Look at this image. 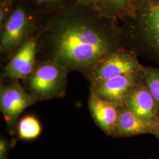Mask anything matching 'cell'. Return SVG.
I'll return each mask as SVG.
<instances>
[{"instance_id":"obj_4","label":"cell","mask_w":159,"mask_h":159,"mask_svg":"<svg viewBox=\"0 0 159 159\" xmlns=\"http://www.w3.org/2000/svg\"><path fill=\"white\" fill-rule=\"evenodd\" d=\"M68 72L65 67L50 60L38 63L27 79L30 93L38 100L62 96L66 90Z\"/></svg>"},{"instance_id":"obj_18","label":"cell","mask_w":159,"mask_h":159,"mask_svg":"<svg viewBox=\"0 0 159 159\" xmlns=\"http://www.w3.org/2000/svg\"><path fill=\"white\" fill-rule=\"evenodd\" d=\"M154 136L156 137L159 140V119L156 124V129Z\"/></svg>"},{"instance_id":"obj_6","label":"cell","mask_w":159,"mask_h":159,"mask_svg":"<svg viewBox=\"0 0 159 159\" xmlns=\"http://www.w3.org/2000/svg\"><path fill=\"white\" fill-rule=\"evenodd\" d=\"M18 81L12 80L2 85L0 90V110L8 127L11 130L23 111L38 100L25 91Z\"/></svg>"},{"instance_id":"obj_16","label":"cell","mask_w":159,"mask_h":159,"mask_svg":"<svg viewBox=\"0 0 159 159\" xmlns=\"http://www.w3.org/2000/svg\"><path fill=\"white\" fill-rule=\"evenodd\" d=\"M10 143L4 139H0V159H8L9 149L10 148Z\"/></svg>"},{"instance_id":"obj_8","label":"cell","mask_w":159,"mask_h":159,"mask_svg":"<svg viewBox=\"0 0 159 159\" xmlns=\"http://www.w3.org/2000/svg\"><path fill=\"white\" fill-rule=\"evenodd\" d=\"M38 50V37L33 35L14 52L4 68L3 77L11 80L28 79L35 67Z\"/></svg>"},{"instance_id":"obj_15","label":"cell","mask_w":159,"mask_h":159,"mask_svg":"<svg viewBox=\"0 0 159 159\" xmlns=\"http://www.w3.org/2000/svg\"><path fill=\"white\" fill-rule=\"evenodd\" d=\"M35 6L41 8L57 7L64 4L66 0H31Z\"/></svg>"},{"instance_id":"obj_14","label":"cell","mask_w":159,"mask_h":159,"mask_svg":"<svg viewBox=\"0 0 159 159\" xmlns=\"http://www.w3.org/2000/svg\"><path fill=\"white\" fill-rule=\"evenodd\" d=\"M143 73L144 84L153 97L159 112V68L143 66Z\"/></svg>"},{"instance_id":"obj_12","label":"cell","mask_w":159,"mask_h":159,"mask_svg":"<svg viewBox=\"0 0 159 159\" xmlns=\"http://www.w3.org/2000/svg\"><path fill=\"white\" fill-rule=\"evenodd\" d=\"M131 0H97L95 6L102 15L120 20L127 11Z\"/></svg>"},{"instance_id":"obj_10","label":"cell","mask_w":159,"mask_h":159,"mask_svg":"<svg viewBox=\"0 0 159 159\" xmlns=\"http://www.w3.org/2000/svg\"><path fill=\"white\" fill-rule=\"evenodd\" d=\"M89 107L97 125L106 135L112 137L118 119L120 107L102 100L92 92Z\"/></svg>"},{"instance_id":"obj_5","label":"cell","mask_w":159,"mask_h":159,"mask_svg":"<svg viewBox=\"0 0 159 159\" xmlns=\"http://www.w3.org/2000/svg\"><path fill=\"white\" fill-rule=\"evenodd\" d=\"M138 56L134 51L129 48H120L110 53L88 71L91 84L142 71L143 65L139 62Z\"/></svg>"},{"instance_id":"obj_13","label":"cell","mask_w":159,"mask_h":159,"mask_svg":"<svg viewBox=\"0 0 159 159\" xmlns=\"http://www.w3.org/2000/svg\"><path fill=\"white\" fill-rule=\"evenodd\" d=\"M40 121L32 115H27L20 120L17 125V133L20 139L25 140H33L41 133Z\"/></svg>"},{"instance_id":"obj_2","label":"cell","mask_w":159,"mask_h":159,"mask_svg":"<svg viewBox=\"0 0 159 159\" xmlns=\"http://www.w3.org/2000/svg\"><path fill=\"white\" fill-rule=\"evenodd\" d=\"M120 20L129 48L159 65V0H131Z\"/></svg>"},{"instance_id":"obj_11","label":"cell","mask_w":159,"mask_h":159,"mask_svg":"<svg viewBox=\"0 0 159 159\" xmlns=\"http://www.w3.org/2000/svg\"><path fill=\"white\" fill-rule=\"evenodd\" d=\"M156 124L150 123L140 119L125 106H123L120 107L118 119L112 137L117 138L142 134L154 135Z\"/></svg>"},{"instance_id":"obj_3","label":"cell","mask_w":159,"mask_h":159,"mask_svg":"<svg viewBox=\"0 0 159 159\" xmlns=\"http://www.w3.org/2000/svg\"><path fill=\"white\" fill-rule=\"evenodd\" d=\"M39 28L35 14L23 4L12 10L1 28L0 50L7 54L17 49Z\"/></svg>"},{"instance_id":"obj_1","label":"cell","mask_w":159,"mask_h":159,"mask_svg":"<svg viewBox=\"0 0 159 159\" xmlns=\"http://www.w3.org/2000/svg\"><path fill=\"white\" fill-rule=\"evenodd\" d=\"M56 9L37 34L47 60L68 71H89L110 53L129 48L119 20L102 15L96 6L74 1Z\"/></svg>"},{"instance_id":"obj_19","label":"cell","mask_w":159,"mask_h":159,"mask_svg":"<svg viewBox=\"0 0 159 159\" xmlns=\"http://www.w3.org/2000/svg\"><path fill=\"white\" fill-rule=\"evenodd\" d=\"M10 0H1V4H8Z\"/></svg>"},{"instance_id":"obj_9","label":"cell","mask_w":159,"mask_h":159,"mask_svg":"<svg viewBox=\"0 0 159 159\" xmlns=\"http://www.w3.org/2000/svg\"><path fill=\"white\" fill-rule=\"evenodd\" d=\"M125 106L140 119L148 123L156 124L159 120L156 103L144 81L127 97Z\"/></svg>"},{"instance_id":"obj_7","label":"cell","mask_w":159,"mask_h":159,"mask_svg":"<svg viewBox=\"0 0 159 159\" xmlns=\"http://www.w3.org/2000/svg\"><path fill=\"white\" fill-rule=\"evenodd\" d=\"M143 81L142 70L91 84V92L102 100L121 107L125 106L131 91Z\"/></svg>"},{"instance_id":"obj_17","label":"cell","mask_w":159,"mask_h":159,"mask_svg":"<svg viewBox=\"0 0 159 159\" xmlns=\"http://www.w3.org/2000/svg\"><path fill=\"white\" fill-rule=\"evenodd\" d=\"M75 2L84 6H95L97 0H74Z\"/></svg>"}]
</instances>
